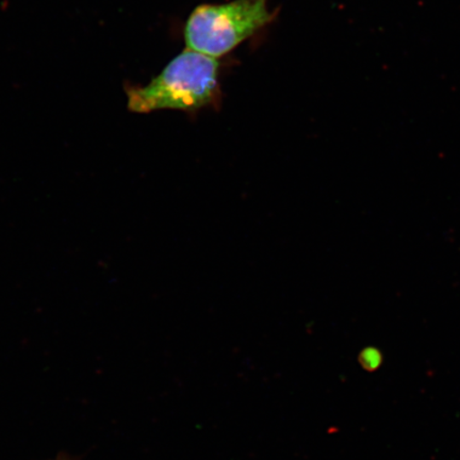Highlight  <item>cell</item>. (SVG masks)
Here are the masks:
<instances>
[{
  "mask_svg": "<svg viewBox=\"0 0 460 460\" xmlns=\"http://www.w3.org/2000/svg\"><path fill=\"white\" fill-rule=\"evenodd\" d=\"M217 75L216 58L188 49L174 58L151 84L130 86L128 107L131 111L139 113L161 109L198 111L216 101Z\"/></svg>",
  "mask_w": 460,
  "mask_h": 460,
  "instance_id": "obj_1",
  "label": "cell"
},
{
  "mask_svg": "<svg viewBox=\"0 0 460 460\" xmlns=\"http://www.w3.org/2000/svg\"><path fill=\"white\" fill-rule=\"evenodd\" d=\"M359 364L367 371H376L383 364L382 353L376 349H366L359 355Z\"/></svg>",
  "mask_w": 460,
  "mask_h": 460,
  "instance_id": "obj_3",
  "label": "cell"
},
{
  "mask_svg": "<svg viewBox=\"0 0 460 460\" xmlns=\"http://www.w3.org/2000/svg\"><path fill=\"white\" fill-rule=\"evenodd\" d=\"M51 460H79L77 457L70 456V454L61 452L58 454V456Z\"/></svg>",
  "mask_w": 460,
  "mask_h": 460,
  "instance_id": "obj_4",
  "label": "cell"
},
{
  "mask_svg": "<svg viewBox=\"0 0 460 460\" xmlns=\"http://www.w3.org/2000/svg\"><path fill=\"white\" fill-rule=\"evenodd\" d=\"M273 19L268 0L201 4L187 22L186 43L189 49L217 59L237 48Z\"/></svg>",
  "mask_w": 460,
  "mask_h": 460,
  "instance_id": "obj_2",
  "label": "cell"
}]
</instances>
